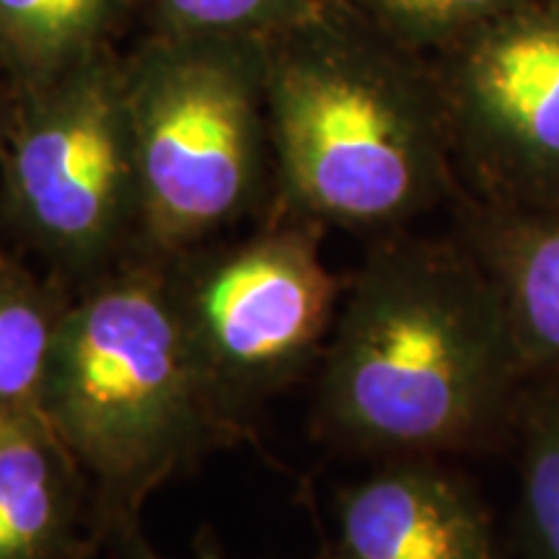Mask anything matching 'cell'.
I'll return each instance as SVG.
<instances>
[{
    "mask_svg": "<svg viewBox=\"0 0 559 559\" xmlns=\"http://www.w3.org/2000/svg\"><path fill=\"white\" fill-rule=\"evenodd\" d=\"M70 293L0 257V415L39 412Z\"/></svg>",
    "mask_w": 559,
    "mask_h": 559,
    "instance_id": "8fae6325",
    "label": "cell"
},
{
    "mask_svg": "<svg viewBox=\"0 0 559 559\" xmlns=\"http://www.w3.org/2000/svg\"><path fill=\"white\" fill-rule=\"evenodd\" d=\"M459 213V239L492 277L528 379H559V205L466 200Z\"/></svg>",
    "mask_w": 559,
    "mask_h": 559,
    "instance_id": "9c48e42d",
    "label": "cell"
},
{
    "mask_svg": "<svg viewBox=\"0 0 559 559\" xmlns=\"http://www.w3.org/2000/svg\"><path fill=\"white\" fill-rule=\"evenodd\" d=\"M24 236L73 290L138 249V177L122 66L96 52L32 83L3 153Z\"/></svg>",
    "mask_w": 559,
    "mask_h": 559,
    "instance_id": "8992f818",
    "label": "cell"
},
{
    "mask_svg": "<svg viewBox=\"0 0 559 559\" xmlns=\"http://www.w3.org/2000/svg\"><path fill=\"white\" fill-rule=\"evenodd\" d=\"M519 0H337L404 50H449Z\"/></svg>",
    "mask_w": 559,
    "mask_h": 559,
    "instance_id": "5bb4252c",
    "label": "cell"
},
{
    "mask_svg": "<svg viewBox=\"0 0 559 559\" xmlns=\"http://www.w3.org/2000/svg\"><path fill=\"white\" fill-rule=\"evenodd\" d=\"M321 5H337V0H319Z\"/></svg>",
    "mask_w": 559,
    "mask_h": 559,
    "instance_id": "ac0fdd59",
    "label": "cell"
},
{
    "mask_svg": "<svg viewBox=\"0 0 559 559\" xmlns=\"http://www.w3.org/2000/svg\"><path fill=\"white\" fill-rule=\"evenodd\" d=\"M164 34L270 39L319 9V0H153Z\"/></svg>",
    "mask_w": 559,
    "mask_h": 559,
    "instance_id": "9a60e30c",
    "label": "cell"
},
{
    "mask_svg": "<svg viewBox=\"0 0 559 559\" xmlns=\"http://www.w3.org/2000/svg\"><path fill=\"white\" fill-rule=\"evenodd\" d=\"M19 417H24V415H16V417H3V415H0V443H3V438L13 430V425L19 423Z\"/></svg>",
    "mask_w": 559,
    "mask_h": 559,
    "instance_id": "e0dca14e",
    "label": "cell"
},
{
    "mask_svg": "<svg viewBox=\"0 0 559 559\" xmlns=\"http://www.w3.org/2000/svg\"><path fill=\"white\" fill-rule=\"evenodd\" d=\"M124 0H0V37L32 83L50 81L99 52Z\"/></svg>",
    "mask_w": 559,
    "mask_h": 559,
    "instance_id": "7c38bea8",
    "label": "cell"
},
{
    "mask_svg": "<svg viewBox=\"0 0 559 559\" xmlns=\"http://www.w3.org/2000/svg\"><path fill=\"white\" fill-rule=\"evenodd\" d=\"M115 547L120 549L122 559H166L164 555H158V551L151 547L148 539L143 536V531H140V526L130 528L128 534H122L120 539L115 542ZM194 559H223V557H221V551L213 547V544L202 542V547L198 549V557ZM321 559H326V557H321Z\"/></svg>",
    "mask_w": 559,
    "mask_h": 559,
    "instance_id": "2e32d148",
    "label": "cell"
},
{
    "mask_svg": "<svg viewBox=\"0 0 559 559\" xmlns=\"http://www.w3.org/2000/svg\"><path fill=\"white\" fill-rule=\"evenodd\" d=\"M321 239L324 226L272 210L247 239L169 260L194 358L239 423L324 355L347 280L326 267Z\"/></svg>",
    "mask_w": 559,
    "mask_h": 559,
    "instance_id": "5b68a950",
    "label": "cell"
},
{
    "mask_svg": "<svg viewBox=\"0 0 559 559\" xmlns=\"http://www.w3.org/2000/svg\"><path fill=\"white\" fill-rule=\"evenodd\" d=\"M39 415L86 477L99 544L140 526L174 474L243 436L194 358L169 260L143 251L73 290Z\"/></svg>",
    "mask_w": 559,
    "mask_h": 559,
    "instance_id": "7a4b0ae2",
    "label": "cell"
},
{
    "mask_svg": "<svg viewBox=\"0 0 559 559\" xmlns=\"http://www.w3.org/2000/svg\"><path fill=\"white\" fill-rule=\"evenodd\" d=\"M345 5H319L267 45L275 210L358 230L400 228L453 192L436 73Z\"/></svg>",
    "mask_w": 559,
    "mask_h": 559,
    "instance_id": "3957f363",
    "label": "cell"
},
{
    "mask_svg": "<svg viewBox=\"0 0 559 559\" xmlns=\"http://www.w3.org/2000/svg\"><path fill=\"white\" fill-rule=\"evenodd\" d=\"M96 539L83 472L39 412L0 443V559H88Z\"/></svg>",
    "mask_w": 559,
    "mask_h": 559,
    "instance_id": "30bf717a",
    "label": "cell"
},
{
    "mask_svg": "<svg viewBox=\"0 0 559 559\" xmlns=\"http://www.w3.org/2000/svg\"><path fill=\"white\" fill-rule=\"evenodd\" d=\"M523 394L519 528L526 559H559V379Z\"/></svg>",
    "mask_w": 559,
    "mask_h": 559,
    "instance_id": "4fadbf2b",
    "label": "cell"
},
{
    "mask_svg": "<svg viewBox=\"0 0 559 559\" xmlns=\"http://www.w3.org/2000/svg\"><path fill=\"white\" fill-rule=\"evenodd\" d=\"M326 559H502L485 502L438 459H391L337 500Z\"/></svg>",
    "mask_w": 559,
    "mask_h": 559,
    "instance_id": "ba28073f",
    "label": "cell"
},
{
    "mask_svg": "<svg viewBox=\"0 0 559 559\" xmlns=\"http://www.w3.org/2000/svg\"><path fill=\"white\" fill-rule=\"evenodd\" d=\"M453 151L500 205H559V0H519L449 50Z\"/></svg>",
    "mask_w": 559,
    "mask_h": 559,
    "instance_id": "52a82bcc",
    "label": "cell"
},
{
    "mask_svg": "<svg viewBox=\"0 0 559 559\" xmlns=\"http://www.w3.org/2000/svg\"><path fill=\"white\" fill-rule=\"evenodd\" d=\"M528 383L506 304L469 247L396 236L347 280L313 419L368 456H453L492 445Z\"/></svg>",
    "mask_w": 559,
    "mask_h": 559,
    "instance_id": "6da1fadb",
    "label": "cell"
},
{
    "mask_svg": "<svg viewBox=\"0 0 559 559\" xmlns=\"http://www.w3.org/2000/svg\"><path fill=\"white\" fill-rule=\"evenodd\" d=\"M138 249L174 260L239 221L272 156L267 45L164 34L122 66Z\"/></svg>",
    "mask_w": 559,
    "mask_h": 559,
    "instance_id": "277c9868",
    "label": "cell"
}]
</instances>
